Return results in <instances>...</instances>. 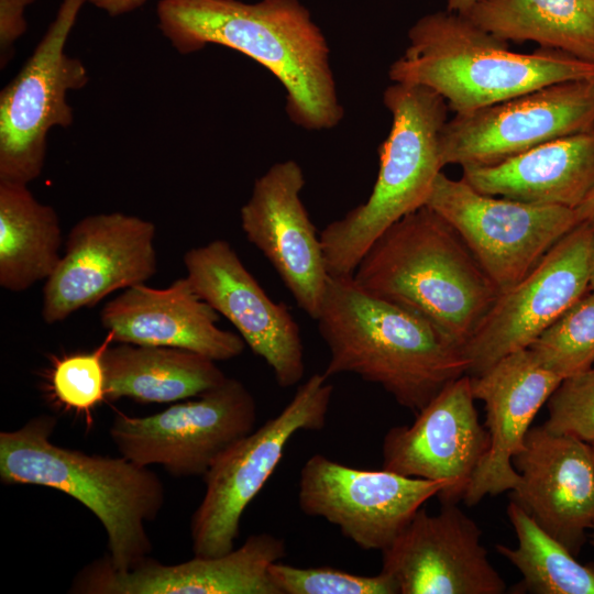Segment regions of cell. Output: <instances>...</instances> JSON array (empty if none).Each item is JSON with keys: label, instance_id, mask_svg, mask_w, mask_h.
<instances>
[{"label": "cell", "instance_id": "25", "mask_svg": "<svg viewBox=\"0 0 594 594\" xmlns=\"http://www.w3.org/2000/svg\"><path fill=\"white\" fill-rule=\"evenodd\" d=\"M55 209L25 184L0 182V286L20 293L46 280L62 254Z\"/></svg>", "mask_w": 594, "mask_h": 594}, {"label": "cell", "instance_id": "12", "mask_svg": "<svg viewBox=\"0 0 594 594\" xmlns=\"http://www.w3.org/2000/svg\"><path fill=\"white\" fill-rule=\"evenodd\" d=\"M590 224L578 223L519 283L501 293L461 349L476 376L529 345L590 292Z\"/></svg>", "mask_w": 594, "mask_h": 594}, {"label": "cell", "instance_id": "21", "mask_svg": "<svg viewBox=\"0 0 594 594\" xmlns=\"http://www.w3.org/2000/svg\"><path fill=\"white\" fill-rule=\"evenodd\" d=\"M471 381L474 398L485 404L490 447L463 496L469 506L518 486L520 476L513 457L524 447L534 418L562 378L525 349L471 376Z\"/></svg>", "mask_w": 594, "mask_h": 594}, {"label": "cell", "instance_id": "27", "mask_svg": "<svg viewBox=\"0 0 594 594\" xmlns=\"http://www.w3.org/2000/svg\"><path fill=\"white\" fill-rule=\"evenodd\" d=\"M507 515L518 543L515 548L496 544V550L519 570L524 590L534 594H594V563H580L513 499Z\"/></svg>", "mask_w": 594, "mask_h": 594}, {"label": "cell", "instance_id": "35", "mask_svg": "<svg viewBox=\"0 0 594 594\" xmlns=\"http://www.w3.org/2000/svg\"><path fill=\"white\" fill-rule=\"evenodd\" d=\"M591 235H590V251H588V276H590V289L594 290V215L588 219Z\"/></svg>", "mask_w": 594, "mask_h": 594}, {"label": "cell", "instance_id": "11", "mask_svg": "<svg viewBox=\"0 0 594 594\" xmlns=\"http://www.w3.org/2000/svg\"><path fill=\"white\" fill-rule=\"evenodd\" d=\"M594 129V79L544 86L448 120L443 165L488 166L549 141Z\"/></svg>", "mask_w": 594, "mask_h": 594}, {"label": "cell", "instance_id": "8", "mask_svg": "<svg viewBox=\"0 0 594 594\" xmlns=\"http://www.w3.org/2000/svg\"><path fill=\"white\" fill-rule=\"evenodd\" d=\"M88 0H62L34 51L0 91V182L29 185L41 176L52 129L70 127L68 94L89 81L66 44Z\"/></svg>", "mask_w": 594, "mask_h": 594}, {"label": "cell", "instance_id": "4", "mask_svg": "<svg viewBox=\"0 0 594 594\" xmlns=\"http://www.w3.org/2000/svg\"><path fill=\"white\" fill-rule=\"evenodd\" d=\"M56 418L33 417L0 432V480L6 485L46 486L69 495L103 526L109 563L128 570L150 557L146 524L165 503V487L148 469L121 457L87 454L51 441Z\"/></svg>", "mask_w": 594, "mask_h": 594}, {"label": "cell", "instance_id": "37", "mask_svg": "<svg viewBox=\"0 0 594 594\" xmlns=\"http://www.w3.org/2000/svg\"><path fill=\"white\" fill-rule=\"evenodd\" d=\"M591 530H592L591 542L594 546V527Z\"/></svg>", "mask_w": 594, "mask_h": 594}, {"label": "cell", "instance_id": "36", "mask_svg": "<svg viewBox=\"0 0 594 594\" xmlns=\"http://www.w3.org/2000/svg\"><path fill=\"white\" fill-rule=\"evenodd\" d=\"M479 0H448L447 10L460 14H468Z\"/></svg>", "mask_w": 594, "mask_h": 594}, {"label": "cell", "instance_id": "5", "mask_svg": "<svg viewBox=\"0 0 594 594\" xmlns=\"http://www.w3.org/2000/svg\"><path fill=\"white\" fill-rule=\"evenodd\" d=\"M388 77L433 90L462 114L552 84L594 79V63L552 48L514 52L466 15L446 10L409 29L408 45Z\"/></svg>", "mask_w": 594, "mask_h": 594}, {"label": "cell", "instance_id": "20", "mask_svg": "<svg viewBox=\"0 0 594 594\" xmlns=\"http://www.w3.org/2000/svg\"><path fill=\"white\" fill-rule=\"evenodd\" d=\"M520 481L513 501L576 557L594 527V457L590 443L543 425L528 430L513 457Z\"/></svg>", "mask_w": 594, "mask_h": 594}, {"label": "cell", "instance_id": "34", "mask_svg": "<svg viewBox=\"0 0 594 594\" xmlns=\"http://www.w3.org/2000/svg\"><path fill=\"white\" fill-rule=\"evenodd\" d=\"M574 212L579 223L594 215V189Z\"/></svg>", "mask_w": 594, "mask_h": 594}, {"label": "cell", "instance_id": "22", "mask_svg": "<svg viewBox=\"0 0 594 594\" xmlns=\"http://www.w3.org/2000/svg\"><path fill=\"white\" fill-rule=\"evenodd\" d=\"M218 321L219 314L187 277L166 288L129 287L100 311V322L114 342L178 348L216 362L241 355L246 345L243 339L218 327Z\"/></svg>", "mask_w": 594, "mask_h": 594}, {"label": "cell", "instance_id": "30", "mask_svg": "<svg viewBox=\"0 0 594 594\" xmlns=\"http://www.w3.org/2000/svg\"><path fill=\"white\" fill-rule=\"evenodd\" d=\"M111 342H114L113 336L108 332L94 351L55 361L51 387L55 398L66 408L90 416V411L107 398L103 356Z\"/></svg>", "mask_w": 594, "mask_h": 594}, {"label": "cell", "instance_id": "31", "mask_svg": "<svg viewBox=\"0 0 594 594\" xmlns=\"http://www.w3.org/2000/svg\"><path fill=\"white\" fill-rule=\"evenodd\" d=\"M547 404L548 430L594 443V366L562 380Z\"/></svg>", "mask_w": 594, "mask_h": 594}, {"label": "cell", "instance_id": "17", "mask_svg": "<svg viewBox=\"0 0 594 594\" xmlns=\"http://www.w3.org/2000/svg\"><path fill=\"white\" fill-rule=\"evenodd\" d=\"M305 184L296 161L275 163L255 179L240 219L246 239L272 264L297 306L316 320L330 275L301 200Z\"/></svg>", "mask_w": 594, "mask_h": 594}, {"label": "cell", "instance_id": "18", "mask_svg": "<svg viewBox=\"0 0 594 594\" xmlns=\"http://www.w3.org/2000/svg\"><path fill=\"white\" fill-rule=\"evenodd\" d=\"M477 524L454 503L430 515L420 508L382 551V570L399 594H503Z\"/></svg>", "mask_w": 594, "mask_h": 594}, {"label": "cell", "instance_id": "29", "mask_svg": "<svg viewBox=\"0 0 594 594\" xmlns=\"http://www.w3.org/2000/svg\"><path fill=\"white\" fill-rule=\"evenodd\" d=\"M268 575L277 594H399L396 582L383 571L366 576L330 566L298 568L277 561L271 564Z\"/></svg>", "mask_w": 594, "mask_h": 594}, {"label": "cell", "instance_id": "3", "mask_svg": "<svg viewBox=\"0 0 594 594\" xmlns=\"http://www.w3.org/2000/svg\"><path fill=\"white\" fill-rule=\"evenodd\" d=\"M352 277L428 321L460 350L499 295L459 233L427 206L384 231Z\"/></svg>", "mask_w": 594, "mask_h": 594}, {"label": "cell", "instance_id": "24", "mask_svg": "<svg viewBox=\"0 0 594 594\" xmlns=\"http://www.w3.org/2000/svg\"><path fill=\"white\" fill-rule=\"evenodd\" d=\"M106 397L143 404L197 397L226 381L217 362L193 351L120 343L103 356Z\"/></svg>", "mask_w": 594, "mask_h": 594}, {"label": "cell", "instance_id": "33", "mask_svg": "<svg viewBox=\"0 0 594 594\" xmlns=\"http://www.w3.org/2000/svg\"><path fill=\"white\" fill-rule=\"evenodd\" d=\"M146 1L147 0H88V3L105 11L110 16H120L140 9Z\"/></svg>", "mask_w": 594, "mask_h": 594}, {"label": "cell", "instance_id": "7", "mask_svg": "<svg viewBox=\"0 0 594 594\" xmlns=\"http://www.w3.org/2000/svg\"><path fill=\"white\" fill-rule=\"evenodd\" d=\"M323 373L301 383L275 417L224 451L202 476L206 491L190 519L194 556L217 557L234 549L249 504L277 468L299 431H319L327 420L333 386Z\"/></svg>", "mask_w": 594, "mask_h": 594}, {"label": "cell", "instance_id": "38", "mask_svg": "<svg viewBox=\"0 0 594 594\" xmlns=\"http://www.w3.org/2000/svg\"><path fill=\"white\" fill-rule=\"evenodd\" d=\"M590 444H591L593 457H594V443H590Z\"/></svg>", "mask_w": 594, "mask_h": 594}, {"label": "cell", "instance_id": "14", "mask_svg": "<svg viewBox=\"0 0 594 594\" xmlns=\"http://www.w3.org/2000/svg\"><path fill=\"white\" fill-rule=\"evenodd\" d=\"M155 234L153 222L118 211L80 219L45 280L44 321L61 322L118 289L145 284L157 270Z\"/></svg>", "mask_w": 594, "mask_h": 594}, {"label": "cell", "instance_id": "26", "mask_svg": "<svg viewBox=\"0 0 594 594\" xmlns=\"http://www.w3.org/2000/svg\"><path fill=\"white\" fill-rule=\"evenodd\" d=\"M465 15L506 42H535L594 63V0H479Z\"/></svg>", "mask_w": 594, "mask_h": 594}, {"label": "cell", "instance_id": "9", "mask_svg": "<svg viewBox=\"0 0 594 594\" xmlns=\"http://www.w3.org/2000/svg\"><path fill=\"white\" fill-rule=\"evenodd\" d=\"M426 206L459 233L499 294L527 276L579 223L573 209L482 194L442 172Z\"/></svg>", "mask_w": 594, "mask_h": 594}, {"label": "cell", "instance_id": "10", "mask_svg": "<svg viewBox=\"0 0 594 594\" xmlns=\"http://www.w3.org/2000/svg\"><path fill=\"white\" fill-rule=\"evenodd\" d=\"M256 403L248 387L227 377L196 399L145 417L117 413L109 435L132 462L162 465L176 477L204 476L215 461L255 428Z\"/></svg>", "mask_w": 594, "mask_h": 594}, {"label": "cell", "instance_id": "23", "mask_svg": "<svg viewBox=\"0 0 594 594\" xmlns=\"http://www.w3.org/2000/svg\"><path fill=\"white\" fill-rule=\"evenodd\" d=\"M462 179L482 194L575 210L594 189V129L495 165L462 167Z\"/></svg>", "mask_w": 594, "mask_h": 594}, {"label": "cell", "instance_id": "6", "mask_svg": "<svg viewBox=\"0 0 594 594\" xmlns=\"http://www.w3.org/2000/svg\"><path fill=\"white\" fill-rule=\"evenodd\" d=\"M383 102L392 114V125L378 148L372 193L319 234L330 276H353L384 231L426 206L444 167L440 138L448 121L446 100L427 87L393 82L385 89Z\"/></svg>", "mask_w": 594, "mask_h": 594}, {"label": "cell", "instance_id": "13", "mask_svg": "<svg viewBox=\"0 0 594 594\" xmlns=\"http://www.w3.org/2000/svg\"><path fill=\"white\" fill-rule=\"evenodd\" d=\"M443 482L404 476L385 469L352 468L311 455L299 476L301 512L337 526L363 550H385Z\"/></svg>", "mask_w": 594, "mask_h": 594}, {"label": "cell", "instance_id": "28", "mask_svg": "<svg viewBox=\"0 0 594 594\" xmlns=\"http://www.w3.org/2000/svg\"><path fill=\"white\" fill-rule=\"evenodd\" d=\"M562 380L594 366V290L587 292L528 348Z\"/></svg>", "mask_w": 594, "mask_h": 594}, {"label": "cell", "instance_id": "15", "mask_svg": "<svg viewBox=\"0 0 594 594\" xmlns=\"http://www.w3.org/2000/svg\"><path fill=\"white\" fill-rule=\"evenodd\" d=\"M195 292L227 318L252 352L272 370L282 388L305 375L299 327L289 308L274 301L224 240L193 248L184 255Z\"/></svg>", "mask_w": 594, "mask_h": 594}, {"label": "cell", "instance_id": "16", "mask_svg": "<svg viewBox=\"0 0 594 594\" xmlns=\"http://www.w3.org/2000/svg\"><path fill=\"white\" fill-rule=\"evenodd\" d=\"M471 376L446 385L409 426L391 428L383 439L382 469L443 482L441 504L463 496L490 447V436L479 420Z\"/></svg>", "mask_w": 594, "mask_h": 594}, {"label": "cell", "instance_id": "1", "mask_svg": "<svg viewBox=\"0 0 594 594\" xmlns=\"http://www.w3.org/2000/svg\"><path fill=\"white\" fill-rule=\"evenodd\" d=\"M156 18L179 54L221 45L265 67L283 85L285 111L299 128L329 130L342 120L330 47L299 0H158Z\"/></svg>", "mask_w": 594, "mask_h": 594}, {"label": "cell", "instance_id": "2", "mask_svg": "<svg viewBox=\"0 0 594 594\" xmlns=\"http://www.w3.org/2000/svg\"><path fill=\"white\" fill-rule=\"evenodd\" d=\"M316 321L329 350L328 378L355 374L415 413L468 372L461 350L428 321L369 293L352 276L329 277Z\"/></svg>", "mask_w": 594, "mask_h": 594}, {"label": "cell", "instance_id": "19", "mask_svg": "<svg viewBox=\"0 0 594 594\" xmlns=\"http://www.w3.org/2000/svg\"><path fill=\"white\" fill-rule=\"evenodd\" d=\"M286 556L284 539L268 532L251 535L239 548L217 557L163 564L147 557L117 570L102 557L84 566L72 582L75 594H277L271 564Z\"/></svg>", "mask_w": 594, "mask_h": 594}, {"label": "cell", "instance_id": "32", "mask_svg": "<svg viewBox=\"0 0 594 594\" xmlns=\"http://www.w3.org/2000/svg\"><path fill=\"white\" fill-rule=\"evenodd\" d=\"M35 0H0V66L7 67L28 30L25 11Z\"/></svg>", "mask_w": 594, "mask_h": 594}]
</instances>
